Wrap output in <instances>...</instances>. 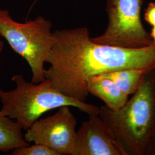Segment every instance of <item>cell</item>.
Returning <instances> with one entry per match:
<instances>
[{"label":"cell","instance_id":"6da1fadb","mask_svg":"<svg viewBox=\"0 0 155 155\" xmlns=\"http://www.w3.org/2000/svg\"><path fill=\"white\" fill-rule=\"evenodd\" d=\"M45 79L67 96L86 102L91 77L125 68L155 69V44L127 48L94 42L86 27L57 30Z\"/></svg>","mask_w":155,"mask_h":155},{"label":"cell","instance_id":"7a4b0ae2","mask_svg":"<svg viewBox=\"0 0 155 155\" xmlns=\"http://www.w3.org/2000/svg\"><path fill=\"white\" fill-rule=\"evenodd\" d=\"M125 155H150L155 135V69L147 72L137 91L118 110L100 107Z\"/></svg>","mask_w":155,"mask_h":155},{"label":"cell","instance_id":"3957f363","mask_svg":"<svg viewBox=\"0 0 155 155\" xmlns=\"http://www.w3.org/2000/svg\"><path fill=\"white\" fill-rule=\"evenodd\" d=\"M12 80L16 84L15 89L8 91L0 89L2 104L0 111L15 120L23 130H27L45 113L63 106L76 107L89 116L99 113V107L62 93L48 79L35 83L27 82L22 75H16Z\"/></svg>","mask_w":155,"mask_h":155},{"label":"cell","instance_id":"277c9868","mask_svg":"<svg viewBox=\"0 0 155 155\" xmlns=\"http://www.w3.org/2000/svg\"><path fill=\"white\" fill-rule=\"evenodd\" d=\"M52 26L50 20L42 16L24 23L17 22L8 11L0 10V35L28 62L33 83L45 79V63L56 40Z\"/></svg>","mask_w":155,"mask_h":155},{"label":"cell","instance_id":"5b68a950","mask_svg":"<svg viewBox=\"0 0 155 155\" xmlns=\"http://www.w3.org/2000/svg\"><path fill=\"white\" fill-rule=\"evenodd\" d=\"M144 0H107L108 24L101 35L91 38L94 42L127 48L148 47L153 41L141 21Z\"/></svg>","mask_w":155,"mask_h":155},{"label":"cell","instance_id":"8992f818","mask_svg":"<svg viewBox=\"0 0 155 155\" xmlns=\"http://www.w3.org/2000/svg\"><path fill=\"white\" fill-rule=\"evenodd\" d=\"M70 107L63 106L55 114L34 122L24 135L26 141L43 144L58 155H74L77 121Z\"/></svg>","mask_w":155,"mask_h":155},{"label":"cell","instance_id":"52a82bcc","mask_svg":"<svg viewBox=\"0 0 155 155\" xmlns=\"http://www.w3.org/2000/svg\"><path fill=\"white\" fill-rule=\"evenodd\" d=\"M74 155H125L110 127L99 116H89L77 131Z\"/></svg>","mask_w":155,"mask_h":155},{"label":"cell","instance_id":"ba28073f","mask_svg":"<svg viewBox=\"0 0 155 155\" xmlns=\"http://www.w3.org/2000/svg\"><path fill=\"white\" fill-rule=\"evenodd\" d=\"M87 91L89 94L102 100L111 110H118L129 99V96L122 92L112 80L102 75L89 78Z\"/></svg>","mask_w":155,"mask_h":155},{"label":"cell","instance_id":"9c48e42d","mask_svg":"<svg viewBox=\"0 0 155 155\" xmlns=\"http://www.w3.org/2000/svg\"><path fill=\"white\" fill-rule=\"evenodd\" d=\"M22 127L0 111V150L8 152L29 144L24 139Z\"/></svg>","mask_w":155,"mask_h":155},{"label":"cell","instance_id":"30bf717a","mask_svg":"<svg viewBox=\"0 0 155 155\" xmlns=\"http://www.w3.org/2000/svg\"><path fill=\"white\" fill-rule=\"evenodd\" d=\"M150 70L145 68H125L101 74L110 78L128 96L134 94L140 85L145 74Z\"/></svg>","mask_w":155,"mask_h":155},{"label":"cell","instance_id":"8fae6325","mask_svg":"<svg viewBox=\"0 0 155 155\" xmlns=\"http://www.w3.org/2000/svg\"><path fill=\"white\" fill-rule=\"evenodd\" d=\"M13 155H58L54 150L43 144H35L13 150Z\"/></svg>","mask_w":155,"mask_h":155},{"label":"cell","instance_id":"7c38bea8","mask_svg":"<svg viewBox=\"0 0 155 155\" xmlns=\"http://www.w3.org/2000/svg\"><path fill=\"white\" fill-rule=\"evenodd\" d=\"M144 18L152 27L155 26V2L148 4L144 12Z\"/></svg>","mask_w":155,"mask_h":155},{"label":"cell","instance_id":"4fadbf2b","mask_svg":"<svg viewBox=\"0 0 155 155\" xmlns=\"http://www.w3.org/2000/svg\"><path fill=\"white\" fill-rule=\"evenodd\" d=\"M150 37L153 41V43L155 44V26L152 27V28L151 29V32H150Z\"/></svg>","mask_w":155,"mask_h":155},{"label":"cell","instance_id":"5bb4252c","mask_svg":"<svg viewBox=\"0 0 155 155\" xmlns=\"http://www.w3.org/2000/svg\"><path fill=\"white\" fill-rule=\"evenodd\" d=\"M150 155H155V135L153 140L152 145V148H151V150H150Z\"/></svg>","mask_w":155,"mask_h":155},{"label":"cell","instance_id":"9a60e30c","mask_svg":"<svg viewBox=\"0 0 155 155\" xmlns=\"http://www.w3.org/2000/svg\"><path fill=\"white\" fill-rule=\"evenodd\" d=\"M3 46H4L3 43H2V41L0 40V52H1V51L3 49Z\"/></svg>","mask_w":155,"mask_h":155}]
</instances>
